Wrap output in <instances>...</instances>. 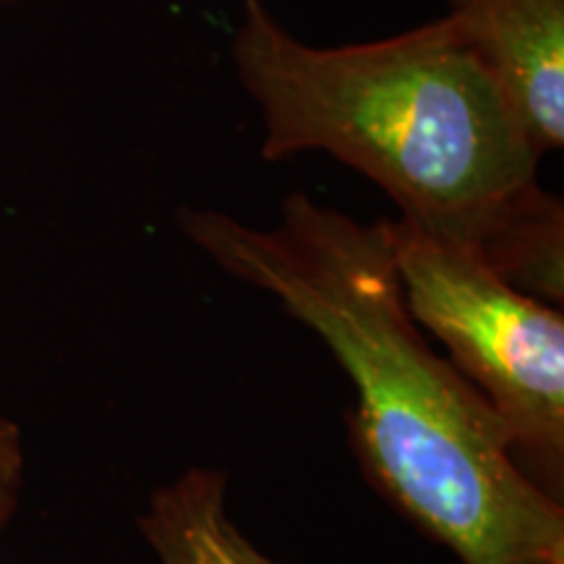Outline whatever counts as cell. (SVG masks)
<instances>
[{
  "instance_id": "cell-7",
  "label": "cell",
  "mask_w": 564,
  "mask_h": 564,
  "mask_svg": "<svg viewBox=\"0 0 564 564\" xmlns=\"http://www.w3.org/2000/svg\"><path fill=\"white\" fill-rule=\"evenodd\" d=\"M26 478L24 434L19 423L0 408V533L11 525L21 505Z\"/></svg>"
},
{
  "instance_id": "cell-1",
  "label": "cell",
  "mask_w": 564,
  "mask_h": 564,
  "mask_svg": "<svg viewBox=\"0 0 564 564\" xmlns=\"http://www.w3.org/2000/svg\"><path fill=\"white\" fill-rule=\"evenodd\" d=\"M204 257L270 293L348 373V442L366 481L460 564H564V505L512 463L476 387L429 345L408 312L382 220L364 225L306 194L253 228L181 207Z\"/></svg>"
},
{
  "instance_id": "cell-8",
  "label": "cell",
  "mask_w": 564,
  "mask_h": 564,
  "mask_svg": "<svg viewBox=\"0 0 564 564\" xmlns=\"http://www.w3.org/2000/svg\"><path fill=\"white\" fill-rule=\"evenodd\" d=\"M9 3H19V0H0V6H9Z\"/></svg>"
},
{
  "instance_id": "cell-4",
  "label": "cell",
  "mask_w": 564,
  "mask_h": 564,
  "mask_svg": "<svg viewBox=\"0 0 564 564\" xmlns=\"http://www.w3.org/2000/svg\"><path fill=\"white\" fill-rule=\"evenodd\" d=\"M447 19L478 53L539 150L564 144V0H453Z\"/></svg>"
},
{
  "instance_id": "cell-5",
  "label": "cell",
  "mask_w": 564,
  "mask_h": 564,
  "mask_svg": "<svg viewBox=\"0 0 564 564\" xmlns=\"http://www.w3.org/2000/svg\"><path fill=\"white\" fill-rule=\"evenodd\" d=\"M137 528L160 564H285L246 539L228 512V476L192 465L160 484Z\"/></svg>"
},
{
  "instance_id": "cell-6",
  "label": "cell",
  "mask_w": 564,
  "mask_h": 564,
  "mask_svg": "<svg viewBox=\"0 0 564 564\" xmlns=\"http://www.w3.org/2000/svg\"><path fill=\"white\" fill-rule=\"evenodd\" d=\"M476 253L514 291L562 308L564 207L560 196L541 186L531 188Z\"/></svg>"
},
{
  "instance_id": "cell-3",
  "label": "cell",
  "mask_w": 564,
  "mask_h": 564,
  "mask_svg": "<svg viewBox=\"0 0 564 564\" xmlns=\"http://www.w3.org/2000/svg\"><path fill=\"white\" fill-rule=\"evenodd\" d=\"M405 306L502 423L512 463L564 505V316L468 246L382 220Z\"/></svg>"
},
{
  "instance_id": "cell-2",
  "label": "cell",
  "mask_w": 564,
  "mask_h": 564,
  "mask_svg": "<svg viewBox=\"0 0 564 564\" xmlns=\"http://www.w3.org/2000/svg\"><path fill=\"white\" fill-rule=\"evenodd\" d=\"M232 66L262 112L264 160L327 152L400 220L478 251L539 186L541 154L447 17L398 37L314 47L246 0Z\"/></svg>"
}]
</instances>
